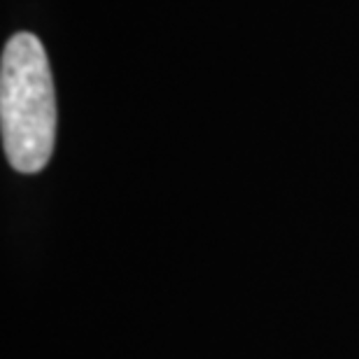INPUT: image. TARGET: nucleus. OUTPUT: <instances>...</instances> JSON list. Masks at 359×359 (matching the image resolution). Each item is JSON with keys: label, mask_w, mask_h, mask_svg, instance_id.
<instances>
[{"label": "nucleus", "mask_w": 359, "mask_h": 359, "mask_svg": "<svg viewBox=\"0 0 359 359\" xmlns=\"http://www.w3.org/2000/svg\"><path fill=\"white\" fill-rule=\"evenodd\" d=\"M0 128L10 166L40 173L56 140V96L49 61L33 33L7 40L0 61Z\"/></svg>", "instance_id": "obj_1"}]
</instances>
